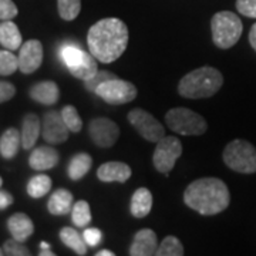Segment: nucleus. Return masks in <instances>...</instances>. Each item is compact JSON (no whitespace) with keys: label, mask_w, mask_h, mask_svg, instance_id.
Segmentation results:
<instances>
[{"label":"nucleus","mask_w":256,"mask_h":256,"mask_svg":"<svg viewBox=\"0 0 256 256\" xmlns=\"http://www.w3.org/2000/svg\"><path fill=\"white\" fill-rule=\"evenodd\" d=\"M87 44L98 62L110 64L118 60L128 44L127 24L116 18H107L94 23L87 34Z\"/></svg>","instance_id":"f257e3e1"},{"label":"nucleus","mask_w":256,"mask_h":256,"mask_svg":"<svg viewBox=\"0 0 256 256\" xmlns=\"http://www.w3.org/2000/svg\"><path fill=\"white\" fill-rule=\"evenodd\" d=\"M184 202L195 212L210 216L228 208L230 194L226 184L220 178H200L186 186Z\"/></svg>","instance_id":"f03ea898"},{"label":"nucleus","mask_w":256,"mask_h":256,"mask_svg":"<svg viewBox=\"0 0 256 256\" xmlns=\"http://www.w3.org/2000/svg\"><path fill=\"white\" fill-rule=\"evenodd\" d=\"M224 84V76L215 67L204 66L184 76L178 86L181 97L198 100L208 98L220 92Z\"/></svg>","instance_id":"7ed1b4c3"},{"label":"nucleus","mask_w":256,"mask_h":256,"mask_svg":"<svg viewBox=\"0 0 256 256\" xmlns=\"http://www.w3.org/2000/svg\"><path fill=\"white\" fill-rule=\"evenodd\" d=\"M210 30L214 44L226 50L238 43L244 32V24L238 14H235L234 12L222 10L214 14L210 20Z\"/></svg>","instance_id":"20e7f679"},{"label":"nucleus","mask_w":256,"mask_h":256,"mask_svg":"<svg viewBox=\"0 0 256 256\" xmlns=\"http://www.w3.org/2000/svg\"><path fill=\"white\" fill-rule=\"evenodd\" d=\"M224 162L235 172L255 174L256 146L245 140H234L224 150Z\"/></svg>","instance_id":"39448f33"},{"label":"nucleus","mask_w":256,"mask_h":256,"mask_svg":"<svg viewBox=\"0 0 256 256\" xmlns=\"http://www.w3.org/2000/svg\"><path fill=\"white\" fill-rule=\"evenodd\" d=\"M165 122L181 136H202L208 130V124L202 116L185 107L171 108L165 114Z\"/></svg>","instance_id":"423d86ee"},{"label":"nucleus","mask_w":256,"mask_h":256,"mask_svg":"<svg viewBox=\"0 0 256 256\" xmlns=\"http://www.w3.org/2000/svg\"><path fill=\"white\" fill-rule=\"evenodd\" d=\"M182 144L176 137H162L156 142L152 154V164L158 172L168 174L182 156Z\"/></svg>","instance_id":"0eeeda50"},{"label":"nucleus","mask_w":256,"mask_h":256,"mask_svg":"<svg viewBox=\"0 0 256 256\" xmlns=\"http://www.w3.org/2000/svg\"><path fill=\"white\" fill-rule=\"evenodd\" d=\"M96 94L108 104L120 106L130 102L137 97V87L126 80L112 78L100 84L96 90Z\"/></svg>","instance_id":"6e6552de"},{"label":"nucleus","mask_w":256,"mask_h":256,"mask_svg":"<svg viewBox=\"0 0 256 256\" xmlns=\"http://www.w3.org/2000/svg\"><path fill=\"white\" fill-rule=\"evenodd\" d=\"M128 121L132 127L140 132V136L150 141V142H158L162 137H165V128L161 122L148 111L142 108H134L128 112Z\"/></svg>","instance_id":"1a4fd4ad"},{"label":"nucleus","mask_w":256,"mask_h":256,"mask_svg":"<svg viewBox=\"0 0 256 256\" xmlns=\"http://www.w3.org/2000/svg\"><path fill=\"white\" fill-rule=\"evenodd\" d=\"M88 134L92 141L100 148H111L116 146L120 138L118 126L110 118L98 117L90 121L88 126Z\"/></svg>","instance_id":"9d476101"},{"label":"nucleus","mask_w":256,"mask_h":256,"mask_svg":"<svg viewBox=\"0 0 256 256\" xmlns=\"http://www.w3.org/2000/svg\"><path fill=\"white\" fill-rule=\"evenodd\" d=\"M70 130L66 126L62 112L58 111H47L43 117L42 122V136L46 140L48 144H62L64 141H67Z\"/></svg>","instance_id":"9b49d317"},{"label":"nucleus","mask_w":256,"mask_h":256,"mask_svg":"<svg viewBox=\"0 0 256 256\" xmlns=\"http://www.w3.org/2000/svg\"><path fill=\"white\" fill-rule=\"evenodd\" d=\"M18 70L24 74H32L40 68L43 63V46L38 40H28L20 47Z\"/></svg>","instance_id":"f8f14e48"},{"label":"nucleus","mask_w":256,"mask_h":256,"mask_svg":"<svg viewBox=\"0 0 256 256\" xmlns=\"http://www.w3.org/2000/svg\"><path fill=\"white\" fill-rule=\"evenodd\" d=\"M158 249V238L152 229H141L134 235V240L130 246L131 256H152Z\"/></svg>","instance_id":"ddd939ff"},{"label":"nucleus","mask_w":256,"mask_h":256,"mask_svg":"<svg viewBox=\"0 0 256 256\" xmlns=\"http://www.w3.org/2000/svg\"><path fill=\"white\" fill-rule=\"evenodd\" d=\"M131 174V166L120 161L104 162L97 170V178L101 182H127Z\"/></svg>","instance_id":"4468645a"},{"label":"nucleus","mask_w":256,"mask_h":256,"mask_svg":"<svg viewBox=\"0 0 256 256\" xmlns=\"http://www.w3.org/2000/svg\"><path fill=\"white\" fill-rule=\"evenodd\" d=\"M58 160H60V156L53 146H42L34 148V151L30 154L28 165L34 171H47V170L54 168Z\"/></svg>","instance_id":"2eb2a0df"},{"label":"nucleus","mask_w":256,"mask_h":256,"mask_svg":"<svg viewBox=\"0 0 256 256\" xmlns=\"http://www.w3.org/2000/svg\"><path fill=\"white\" fill-rule=\"evenodd\" d=\"M8 228H9L12 238L18 239L20 242H24L33 235L34 224H33V220L28 218V215L18 212V214H13L9 218Z\"/></svg>","instance_id":"dca6fc26"},{"label":"nucleus","mask_w":256,"mask_h":256,"mask_svg":"<svg viewBox=\"0 0 256 256\" xmlns=\"http://www.w3.org/2000/svg\"><path fill=\"white\" fill-rule=\"evenodd\" d=\"M42 132V122L36 114L28 112L24 116L22 122V146L24 150H30L36 146L37 140Z\"/></svg>","instance_id":"f3484780"},{"label":"nucleus","mask_w":256,"mask_h":256,"mask_svg":"<svg viewBox=\"0 0 256 256\" xmlns=\"http://www.w3.org/2000/svg\"><path fill=\"white\" fill-rule=\"evenodd\" d=\"M30 97L40 104L52 106L60 98V90L54 82L46 80V82H37L30 88Z\"/></svg>","instance_id":"a211bd4d"},{"label":"nucleus","mask_w":256,"mask_h":256,"mask_svg":"<svg viewBox=\"0 0 256 256\" xmlns=\"http://www.w3.org/2000/svg\"><path fill=\"white\" fill-rule=\"evenodd\" d=\"M74 200L73 194L64 188H58L54 194H52L50 200L47 202V210L52 215L60 216V215H67L73 210Z\"/></svg>","instance_id":"6ab92c4d"},{"label":"nucleus","mask_w":256,"mask_h":256,"mask_svg":"<svg viewBox=\"0 0 256 256\" xmlns=\"http://www.w3.org/2000/svg\"><path fill=\"white\" fill-rule=\"evenodd\" d=\"M152 210V194L146 188H138L132 194L130 212L134 218H146V215Z\"/></svg>","instance_id":"aec40b11"},{"label":"nucleus","mask_w":256,"mask_h":256,"mask_svg":"<svg viewBox=\"0 0 256 256\" xmlns=\"http://www.w3.org/2000/svg\"><path fill=\"white\" fill-rule=\"evenodd\" d=\"M68 72L74 76L76 78L82 80V82H87L90 80L92 77H94L96 74L98 73V66H97V58L90 53H86L82 54V60L78 63H76L74 66L68 67Z\"/></svg>","instance_id":"412c9836"},{"label":"nucleus","mask_w":256,"mask_h":256,"mask_svg":"<svg viewBox=\"0 0 256 256\" xmlns=\"http://www.w3.org/2000/svg\"><path fill=\"white\" fill-rule=\"evenodd\" d=\"M22 34L12 20H2L0 23V44L8 50H18L22 47Z\"/></svg>","instance_id":"4be33fe9"},{"label":"nucleus","mask_w":256,"mask_h":256,"mask_svg":"<svg viewBox=\"0 0 256 256\" xmlns=\"http://www.w3.org/2000/svg\"><path fill=\"white\" fill-rule=\"evenodd\" d=\"M22 146V134L16 128H8L0 137V156L4 160H12L18 156Z\"/></svg>","instance_id":"5701e85b"},{"label":"nucleus","mask_w":256,"mask_h":256,"mask_svg":"<svg viewBox=\"0 0 256 256\" xmlns=\"http://www.w3.org/2000/svg\"><path fill=\"white\" fill-rule=\"evenodd\" d=\"M92 158L87 152H78L70 160L67 166V174L72 181H80L92 170Z\"/></svg>","instance_id":"b1692460"},{"label":"nucleus","mask_w":256,"mask_h":256,"mask_svg":"<svg viewBox=\"0 0 256 256\" xmlns=\"http://www.w3.org/2000/svg\"><path fill=\"white\" fill-rule=\"evenodd\" d=\"M60 239L64 245L70 249H73L77 255H87V244L84 240V236H82L74 228H63L60 230Z\"/></svg>","instance_id":"393cba45"},{"label":"nucleus","mask_w":256,"mask_h":256,"mask_svg":"<svg viewBox=\"0 0 256 256\" xmlns=\"http://www.w3.org/2000/svg\"><path fill=\"white\" fill-rule=\"evenodd\" d=\"M52 190V178L46 174L33 176L28 184V194L32 198H42Z\"/></svg>","instance_id":"a878e982"},{"label":"nucleus","mask_w":256,"mask_h":256,"mask_svg":"<svg viewBox=\"0 0 256 256\" xmlns=\"http://www.w3.org/2000/svg\"><path fill=\"white\" fill-rule=\"evenodd\" d=\"M72 220L77 228H86L92 222V210L87 201H78L73 205Z\"/></svg>","instance_id":"bb28decb"},{"label":"nucleus","mask_w":256,"mask_h":256,"mask_svg":"<svg viewBox=\"0 0 256 256\" xmlns=\"http://www.w3.org/2000/svg\"><path fill=\"white\" fill-rule=\"evenodd\" d=\"M156 256H182L184 246L176 236H166L156 249Z\"/></svg>","instance_id":"cd10ccee"},{"label":"nucleus","mask_w":256,"mask_h":256,"mask_svg":"<svg viewBox=\"0 0 256 256\" xmlns=\"http://www.w3.org/2000/svg\"><path fill=\"white\" fill-rule=\"evenodd\" d=\"M58 14L63 20L72 22L80 14L82 0H57Z\"/></svg>","instance_id":"c85d7f7f"},{"label":"nucleus","mask_w":256,"mask_h":256,"mask_svg":"<svg viewBox=\"0 0 256 256\" xmlns=\"http://www.w3.org/2000/svg\"><path fill=\"white\" fill-rule=\"evenodd\" d=\"M18 70V57L12 50H0V76H12Z\"/></svg>","instance_id":"c756f323"},{"label":"nucleus","mask_w":256,"mask_h":256,"mask_svg":"<svg viewBox=\"0 0 256 256\" xmlns=\"http://www.w3.org/2000/svg\"><path fill=\"white\" fill-rule=\"evenodd\" d=\"M60 112H62V117H63L66 126L68 127V130L72 132H80L82 131V120L78 116V111L76 110V107H73V106H66Z\"/></svg>","instance_id":"7c9ffc66"},{"label":"nucleus","mask_w":256,"mask_h":256,"mask_svg":"<svg viewBox=\"0 0 256 256\" xmlns=\"http://www.w3.org/2000/svg\"><path fill=\"white\" fill-rule=\"evenodd\" d=\"M3 252L8 256H30L32 252L28 250V246L23 245V242H20L18 239L12 238L4 242L3 245Z\"/></svg>","instance_id":"2f4dec72"},{"label":"nucleus","mask_w":256,"mask_h":256,"mask_svg":"<svg viewBox=\"0 0 256 256\" xmlns=\"http://www.w3.org/2000/svg\"><path fill=\"white\" fill-rule=\"evenodd\" d=\"M82 54H84V52L76 46H64L62 48V52H60V57H62V60L66 63L67 67L78 63L82 60Z\"/></svg>","instance_id":"473e14b6"},{"label":"nucleus","mask_w":256,"mask_h":256,"mask_svg":"<svg viewBox=\"0 0 256 256\" xmlns=\"http://www.w3.org/2000/svg\"><path fill=\"white\" fill-rule=\"evenodd\" d=\"M112 78H118V77L114 76L112 73H110V72H98V73L96 74L94 77H92L90 80L84 82V87H86L88 92H96L97 87H98L100 84L108 82V80H112Z\"/></svg>","instance_id":"72a5a7b5"},{"label":"nucleus","mask_w":256,"mask_h":256,"mask_svg":"<svg viewBox=\"0 0 256 256\" xmlns=\"http://www.w3.org/2000/svg\"><path fill=\"white\" fill-rule=\"evenodd\" d=\"M18 13V6L13 0H0V20H13Z\"/></svg>","instance_id":"f704fd0d"},{"label":"nucleus","mask_w":256,"mask_h":256,"mask_svg":"<svg viewBox=\"0 0 256 256\" xmlns=\"http://www.w3.org/2000/svg\"><path fill=\"white\" fill-rule=\"evenodd\" d=\"M236 9L246 18H256V0H236Z\"/></svg>","instance_id":"c9c22d12"},{"label":"nucleus","mask_w":256,"mask_h":256,"mask_svg":"<svg viewBox=\"0 0 256 256\" xmlns=\"http://www.w3.org/2000/svg\"><path fill=\"white\" fill-rule=\"evenodd\" d=\"M84 236V240L88 246H97L101 242V238H102V234L101 230H98L97 228H88L84 230L82 234Z\"/></svg>","instance_id":"e433bc0d"},{"label":"nucleus","mask_w":256,"mask_h":256,"mask_svg":"<svg viewBox=\"0 0 256 256\" xmlns=\"http://www.w3.org/2000/svg\"><path fill=\"white\" fill-rule=\"evenodd\" d=\"M16 94V87L8 82H0V104L12 100Z\"/></svg>","instance_id":"4c0bfd02"},{"label":"nucleus","mask_w":256,"mask_h":256,"mask_svg":"<svg viewBox=\"0 0 256 256\" xmlns=\"http://www.w3.org/2000/svg\"><path fill=\"white\" fill-rule=\"evenodd\" d=\"M13 196L8 191H0V210H6L13 204Z\"/></svg>","instance_id":"58836bf2"},{"label":"nucleus","mask_w":256,"mask_h":256,"mask_svg":"<svg viewBox=\"0 0 256 256\" xmlns=\"http://www.w3.org/2000/svg\"><path fill=\"white\" fill-rule=\"evenodd\" d=\"M249 43L252 48L256 52V23L250 28V32H249Z\"/></svg>","instance_id":"ea45409f"},{"label":"nucleus","mask_w":256,"mask_h":256,"mask_svg":"<svg viewBox=\"0 0 256 256\" xmlns=\"http://www.w3.org/2000/svg\"><path fill=\"white\" fill-rule=\"evenodd\" d=\"M96 256H114V252H111L108 249H102L100 252H97Z\"/></svg>","instance_id":"a19ab883"},{"label":"nucleus","mask_w":256,"mask_h":256,"mask_svg":"<svg viewBox=\"0 0 256 256\" xmlns=\"http://www.w3.org/2000/svg\"><path fill=\"white\" fill-rule=\"evenodd\" d=\"M40 256H54V252H50L48 248L47 249H42V252L38 254Z\"/></svg>","instance_id":"79ce46f5"},{"label":"nucleus","mask_w":256,"mask_h":256,"mask_svg":"<svg viewBox=\"0 0 256 256\" xmlns=\"http://www.w3.org/2000/svg\"><path fill=\"white\" fill-rule=\"evenodd\" d=\"M47 248H50V245L46 244V242H43V244H42V249H47Z\"/></svg>","instance_id":"37998d69"},{"label":"nucleus","mask_w":256,"mask_h":256,"mask_svg":"<svg viewBox=\"0 0 256 256\" xmlns=\"http://www.w3.org/2000/svg\"><path fill=\"white\" fill-rule=\"evenodd\" d=\"M2 255H4V252H3V249L0 248V256H2Z\"/></svg>","instance_id":"c03bdc74"},{"label":"nucleus","mask_w":256,"mask_h":256,"mask_svg":"<svg viewBox=\"0 0 256 256\" xmlns=\"http://www.w3.org/2000/svg\"><path fill=\"white\" fill-rule=\"evenodd\" d=\"M2 184H3V180H2V176H0V186H2Z\"/></svg>","instance_id":"a18cd8bd"}]
</instances>
